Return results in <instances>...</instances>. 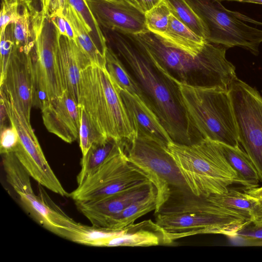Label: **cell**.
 <instances>
[{"label":"cell","instance_id":"cell-1","mask_svg":"<svg viewBox=\"0 0 262 262\" xmlns=\"http://www.w3.org/2000/svg\"><path fill=\"white\" fill-rule=\"evenodd\" d=\"M106 30L107 38L140 86L143 100L158 117L172 140L186 145L199 141L188 119L178 83L159 70L126 34Z\"/></svg>","mask_w":262,"mask_h":262},{"label":"cell","instance_id":"cell-2","mask_svg":"<svg viewBox=\"0 0 262 262\" xmlns=\"http://www.w3.org/2000/svg\"><path fill=\"white\" fill-rule=\"evenodd\" d=\"M156 67L171 80L183 84L228 90L236 77L235 68L226 57L227 48L206 41L193 55L173 47L149 31L126 34Z\"/></svg>","mask_w":262,"mask_h":262},{"label":"cell","instance_id":"cell-3","mask_svg":"<svg viewBox=\"0 0 262 262\" xmlns=\"http://www.w3.org/2000/svg\"><path fill=\"white\" fill-rule=\"evenodd\" d=\"M167 150L188 190L195 196L223 194L234 184L241 185L219 142L206 138L189 145L171 141Z\"/></svg>","mask_w":262,"mask_h":262},{"label":"cell","instance_id":"cell-4","mask_svg":"<svg viewBox=\"0 0 262 262\" xmlns=\"http://www.w3.org/2000/svg\"><path fill=\"white\" fill-rule=\"evenodd\" d=\"M78 104L107 137L130 142L136 137L120 89L105 67L92 64L82 70Z\"/></svg>","mask_w":262,"mask_h":262},{"label":"cell","instance_id":"cell-5","mask_svg":"<svg viewBox=\"0 0 262 262\" xmlns=\"http://www.w3.org/2000/svg\"><path fill=\"white\" fill-rule=\"evenodd\" d=\"M178 84L190 123L198 136L238 147L237 128L228 90Z\"/></svg>","mask_w":262,"mask_h":262},{"label":"cell","instance_id":"cell-6","mask_svg":"<svg viewBox=\"0 0 262 262\" xmlns=\"http://www.w3.org/2000/svg\"><path fill=\"white\" fill-rule=\"evenodd\" d=\"M2 155L7 181L17 194L25 210L46 229L72 241L82 224L68 215L52 200L41 185H38V194L35 193L30 176L13 152Z\"/></svg>","mask_w":262,"mask_h":262},{"label":"cell","instance_id":"cell-7","mask_svg":"<svg viewBox=\"0 0 262 262\" xmlns=\"http://www.w3.org/2000/svg\"><path fill=\"white\" fill-rule=\"evenodd\" d=\"M205 23L206 40L227 49L239 47L257 55L262 42V30L248 25L262 23L226 8L219 0H185Z\"/></svg>","mask_w":262,"mask_h":262},{"label":"cell","instance_id":"cell-8","mask_svg":"<svg viewBox=\"0 0 262 262\" xmlns=\"http://www.w3.org/2000/svg\"><path fill=\"white\" fill-rule=\"evenodd\" d=\"M128 162L143 172L157 190V213L169 200L171 189L188 190L167 146L145 136L137 135L124 142Z\"/></svg>","mask_w":262,"mask_h":262},{"label":"cell","instance_id":"cell-9","mask_svg":"<svg viewBox=\"0 0 262 262\" xmlns=\"http://www.w3.org/2000/svg\"><path fill=\"white\" fill-rule=\"evenodd\" d=\"M35 36L33 106L41 109L50 100L65 91L59 73L57 30L49 15L40 9L31 15Z\"/></svg>","mask_w":262,"mask_h":262},{"label":"cell","instance_id":"cell-10","mask_svg":"<svg viewBox=\"0 0 262 262\" xmlns=\"http://www.w3.org/2000/svg\"><path fill=\"white\" fill-rule=\"evenodd\" d=\"M145 174L130 163L124 145L70 193L75 202L101 199L149 181Z\"/></svg>","mask_w":262,"mask_h":262},{"label":"cell","instance_id":"cell-11","mask_svg":"<svg viewBox=\"0 0 262 262\" xmlns=\"http://www.w3.org/2000/svg\"><path fill=\"white\" fill-rule=\"evenodd\" d=\"M228 92L239 143L252 161L262 182V95L237 77L229 85Z\"/></svg>","mask_w":262,"mask_h":262},{"label":"cell","instance_id":"cell-12","mask_svg":"<svg viewBox=\"0 0 262 262\" xmlns=\"http://www.w3.org/2000/svg\"><path fill=\"white\" fill-rule=\"evenodd\" d=\"M156 214L155 222L164 231L166 245L181 238L202 234L234 237L238 231L252 222L250 215L242 212L223 215L161 212Z\"/></svg>","mask_w":262,"mask_h":262},{"label":"cell","instance_id":"cell-13","mask_svg":"<svg viewBox=\"0 0 262 262\" xmlns=\"http://www.w3.org/2000/svg\"><path fill=\"white\" fill-rule=\"evenodd\" d=\"M1 91L8 118L18 133L19 143L14 153L31 178L38 184L52 191L57 190L61 183L51 168L42 150L31 124L17 110L12 100Z\"/></svg>","mask_w":262,"mask_h":262},{"label":"cell","instance_id":"cell-14","mask_svg":"<svg viewBox=\"0 0 262 262\" xmlns=\"http://www.w3.org/2000/svg\"><path fill=\"white\" fill-rule=\"evenodd\" d=\"M0 86L1 90L8 95L18 112L30 123L34 93V59L31 53L26 54L16 49Z\"/></svg>","mask_w":262,"mask_h":262},{"label":"cell","instance_id":"cell-15","mask_svg":"<svg viewBox=\"0 0 262 262\" xmlns=\"http://www.w3.org/2000/svg\"><path fill=\"white\" fill-rule=\"evenodd\" d=\"M86 2L99 25L105 29L125 34H137L148 31L144 14L125 0Z\"/></svg>","mask_w":262,"mask_h":262},{"label":"cell","instance_id":"cell-16","mask_svg":"<svg viewBox=\"0 0 262 262\" xmlns=\"http://www.w3.org/2000/svg\"><path fill=\"white\" fill-rule=\"evenodd\" d=\"M41 110L43 124L49 132L69 143L77 139L81 107L68 91L50 100Z\"/></svg>","mask_w":262,"mask_h":262},{"label":"cell","instance_id":"cell-17","mask_svg":"<svg viewBox=\"0 0 262 262\" xmlns=\"http://www.w3.org/2000/svg\"><path fill=\"white\" fill-rule=\"evenodd\" d=\"M155 186L149 181L131 189L97 200L75 202L92 225L101 227L108 219L148 194Z\"/></svg>","mask_w":262,"mask_h":262},{"label":"cell","instance_id":"cell-18","mask_svg":"<svg viewBox=\"0 0 262 262\" xmlns=\"http://www.w3.org/2000/svg\"><path fill=\"white\" fill-rule=\"evenodd\" d=\"M57 56L63 89L79 103L81 71L92 64L75 41L60 35L58 30Z\"/></svg>","mask_w":262,"mask_h":262},{"label":"cell","instance_id":"cell-19","mask_svg":"<svg viewBox=\"0 0 262 262\" xmlns=\"http://www.w3.org/2000/svg\"><path fill=\"white\" fill-rule=\"evenodd\" d=\"M120 94L136 135L149 137L166 146L173 141L158 117L143 99L121 90Z\"/></svg>","mask_w":262,"mask_h":262},{"label":"cell","instance_id":"cell-20","mask_svg":"<svg viewBox=\"0 0 262 262\" xmlns=\"http://www.w3.org/2000/svg\"><path fill=\"white\" fill-rule=\"evenodd\" d=\"M166 245L163 230L151 220L133 224L123 232L102 242L101 247H146Z\"/></svg>","mask_w":262,"mask_h":262},{"label":"cell","instance_id":"cell-21","mask_svg":"<svg viewBox=\"0 0 262 262\" xmlns=\"http://www.w3.org/2000/svg\"><path fill=\"white\" fill-rule=\"evenodd\" d=\"M159 36L169 45L193 55L199 54L207 41L204 37L196 34L184 24L172 13L166 31Z\"/></svg>","mask_w":262,"mask_h":262},{"label":"cell","instance_id":"cell-22","mask_svg":"<svg viewBox=\"0 0 262 262\" xmlns=\"http://www.w3.org/2000/svg\"><path fill=\"white\" fill-rule=\"evenodd\" d=\"M124 145V141L111 137L93 144L81 158V169L77 176L78 185L117 154Z\"/></svg>","mask_w":262,"mask_h":262},{"label":"cell","instance_id":"cell-23","mask_svg":"<svg viewBox=\"0 0 262 262\" xmlns=\"http://www.w3.org/2000/svg\"><path fill=\"white\" fill-rule=\"evenodd\" d=\"M63 15L73 28L76 42L92 64L105 67V54L95 42L76 11L69 4L64 9Z\"/></svg>","mask_w":262,"mask_h":262},{"label":"cell","instance_id":"cell-24","mask_svg":"<svg viewBox=\"0 0 262 262\" xmlns=\"http://www.w3.org/2000/svg\"><path fill=\"white\" fill-rule=\"evenodd\" d=\"M157 207V190L154 186L143 198L132 203L120 213L108 219L101 226L113 230H121L134 223Z\"/></svg>","mask_w":262,"mask_h":262},{"label":"cell","instance_id":"cell-25","mask_svg":"<svg viewBox=\"0 0 262 262\" xmlns=\"http://www.w3.org/2000/svg\"><path fill=\"white\" fill-rule=\"evenodd\" d=\"M220 145L227 161L236 171L241 185L246 189L258 187L260 179L258 171L246 152L239 146L233 147L222 143Z\"/></svg>","mask_w":262,"mask_h":262},{"label":"cell","instance_id":"cell-26","mask_svg":"<svg viewBox=\"0 0 262 262\" xmlns=\"http://www.w3.org/2000/svg\"><path fill=\"white\" fill-rule=\"evenodd\" d=\"M105 68L111 77L121 90L135 94L143 99V95L136 80L127 71L118 56L110 47L105 54Z\"/></svg>","mask_w":262,"mask_h":262},{"label":"cell","instance_id":"cell-27","mask_svg":"<svg viewBox=\"0 0 262 262\" xmlns=\"http://www.w3.org/2000/svg\"><path fill=\"white\" fill-rule=\"evenodd\" d=\"M207 197L220 205L246 213L252 219L259 202L245 190L239 191L231 187L226 193L211 194Z\"/></svg>","mask_w":262,"mask_h":262},{"label":"cell","instance_id":"cell-28","mask_svg":"<svg viewBox=\"0 0 262 262\" xmlns=\"http://www.w3.org/2000/svg\"><path fill=\"white\" fill-rule=\"evenodd\" d=\"M32 14L26 7H23L18 20L12 25V35L15 44L20 52L31 53L35 47Z\"/></svg>","mask_w":262,"mask_h":262},{"label":"cell","instance_id":"cell-29","mask_svg":"<svg viewBox=\"0 0 262 262\" xmlns=\"http://www.w3.org/2000/svg\"><path fill=\"white\" fill-rule=\"evenodd\" d=\"M68 4L74 9L92 37L106 54L108 46L106 38L100 28L96 18L89 8L86 0H68Z\"/></svg>","mask_w":262,"mask_h":262},{"label":"cell","instance_id":"cell-30","mask_svg":"<svg viewBox=\"0 0 262 262\" xmlns=\"http://www.w3.org/2000/svg\"><path fill=\"white\" fill-rule=\"evenodd\" d=\"M172 13L184 24L206 40L207 28L199 15L185 0H166Z\"/></svg>","mask_w":262,"mask_h":262},{"label":"cell","instance_id":"cell-31","mask_svg":"<svg viewBox=\"0 0 262 262\" xmlns=\"http://www.w3.org/2000/svg\"><path fill=\"white\" fill-rule=\"evenodd\" d=\"M80 107L81 121L79 138V145L83 156L93 144L103 141L107 137L100 130L86 110L82 106Z\"/></svg>","mask_w":262,"mask_h":262},{"label":"cell","instance_id":"cell-32","mask_svg":"<svg viewBox=\"0 0 262 262\" xmlns=\"http://www.w3.org/2000/svg\"><path fill=\"white\" fill-rule=\"evenodd\" d=\"M171 14L167 1L161 0L144 13L147 30L156 35H162L167 29Z\"/></svg>","mask_w":262,"mask_h":262},{"label":"cell","instance_id":"cell-33","mask_svg":"<svg viewBox=\"0 0 262 262\" xmlns=\"http://www.w3.org/2000/svg\"><path fill=\"white\" fill-rule=\"evenodd\" d=\"M0 82H1L5 76L9 61L17 49L13 38L11 24L6 28L4 34L0 36Z\"/></svg>","mask_w":262,"mask_h":262},{"label":"cell","instance_id":"cell-34","mask_svg":"<svg viewBox=\"0 0 262 262\" xmlns=\"http://www.w3.org/2000/svg\"><path fill=\"white\" fill-rule=\"evenodd\" d=\"M20 6L16 0H2L0 14V36L4 34L6 28L14 24L19 17Z\"/></svg>","mask_w":262,"mask_h":262},{"label":"cell","instance_id":"cell-35","mask_svg":"<svg viewBox=\"0 0 262 262\" xmlns=\"http://www.w3.org/2000/svg\"><path fill=\"white\" fill-rule=\"evenodd\" d=\"M234 237L246 246H262V225L251 223L238 231Z\"/></svg>","mask_w":262,"mask_h":262},{"label":"cell","instance_id":"cell-36","mask_svg":"<svg viewBox=\"0 0 262 262\" xmlns=\"http://www.w3.org/2000/svg\"><path fill=\"white\" fill-rule=\"evenodd\" d=\"M1 155L14 152L19 143V138L15 127L11 124L1 129Z\"/></svg>","mask_w":262,"mask_h":262},{"label":"cell","instance_id":"cell-37","mask_svg":"<svg viewBox=\"0 0 262 262\" xmlns=\"http://www.w3.org/2000/svg\"><path fill=\"white\" fill-rule=\"evenodd\" d=\"M39 1L41 9L49 15L56 13H63L68 5V0H39Z\"/></svg>","mask_w":262,"mask_h":262},{"label":"cell","instance_id":"cell-38","mask_svg":"<svg viewBox=\"0 0 262 262\" xmlns=\"http://www.w3.org/2000/svg\"><path fill=\"white\" fill-rule=\"evenodd\" d=\"M143 13H145L161 0H125Z\"/></svg>","mask_w":262,"mask_h":262},{"label":"cell","instance_id":"cell-39","mask_svg":"<svg viewBox=\"0 0 262 262\" xmlns=\"http://www.w3.org/2000/svg\"><path fill=\"white\" fill-rule=\"evenodd\" d=\"M20 6L23 7H26L28 9L31 14H33L37 11L40 10L37 7V0H16Z\"/></svg>","mask_w":262,"mask_h":262},{"label":"cell","instance_id":"cell-40","mask_svg":"<svg viewBox=\"0 0 262 262\" xmlns=\"http://www.w3.org/2000/svg\"><path fill=\"white\" fill-rule=\"evenodd\" d=\"M252 223L256 225H262V201L259 202L258 205L253 214Z\"/></svg>","mask_w":262,"mask_h":262},{"label":"cell","instance_id":"cell-41","mask_svg":"<svg viewBox=\"0 0 262 262\" xmlns=\"http://www.w3.org/2000/svg\"><path fill=\"white\" fill-rule=\"evenodd\" d=\"M245 191L251 196L262 201V186L250 189L245 188Z\"/></svg>","mask_w":262,"mask_h":262},{"label":"cell","instance_id":"cell-42","mask_svg":"<svg viewBox=\"0 0 262 262\" xmlns=\"http://www.w3.org/2000/svg\"><path fill=\"white\" fill-rule=\"evenodd\" d=\"M0 105H1V129L3 128L4 127L6 126L5 125V121L6 118H8V115L7 114V111L6 110V107L4 102L2 99L1 98L0 100Z\"/></svg>","mask_w":262,"mask_h":262},{"label":"cell","instance_id":"cell-43","mask_svg":"<svg viewBox=\"0 0 262 262\" xmlns=\"http://www.w3.org/2000/svg\"><path fill=\"white\" fill-rule=\"evenodd\" d=\"M222 1H235L238 2L250 3L262 5V0H219Z\"/></svg>","mask_w":262,"mask_h":262},{"label":"cell","instance_id":"cell-44","mask_svg":"<svg viewBox=\"0 0 262 262\" xmlns=\"http://www.w3.org/2000/svg\"><path fill=\"white\" fill-rule=\"evenodd\" d=\"M104 1L111 2H119L122 1L123 0H104Z\"/></svg>","mask_w":262,"mask_h":262}]
</instances>
